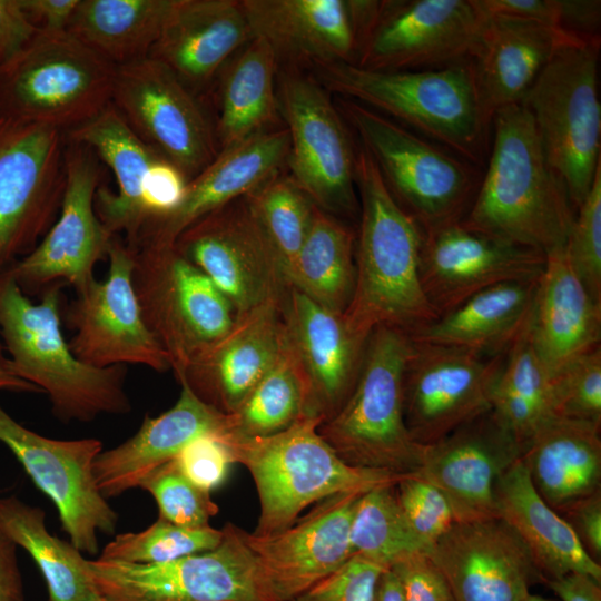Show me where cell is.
<instances>
[{"label":"cell","instance_id":"cell-1","mask_svg":"<svg viewBox=\"0 0 601 601\" xmlns=\"http://www.w3.org/2000/svg\"><path fill=\"white\" fill-rule=\"evenodd\" d=\"M492 124L489 165L463 224L544 255L564 247L574 207L528 110L520 102L500 108Z\"/></svg>","mask_w":601,"mask_h":601},{"label":"cell","instance_id":"cell-2","mask_svg":"<svg viewBox=\"0 0 601 601\" xmlns=\"http://www.w3.org/2000/svg\"><path fill=\"white\" fill-rule=\"evenodd\" d=\"M355 183L361 205L356 275L343 315L365 336L381 325L413 335L439 317L420 279L423 230L395 200L364 147L356 155Z\"/></svg>","mask_w":601,"mask_h":601},{"label":"cell","instance_id":"cell-3","mask_svg":"<svg viewBox=\"0 0 601 601\" xmlns=\"http://www.w3.org/2000/svg\"><path fill=\"white\" fill-rule=\"evenodd\" d=\"M63 285H49L41 300L32 303L12 276L0 270V333L16 374L46 393L63 422L130 412L126 366L88 365L66 342L60 316Z\"/></svg>","mask_w":601,"mask_h":601},{"label":"cell","instance_id":"cell-4","mask_svg":"<svg viewBox=\"0 0 601 601\" xmlns=\"http://www.w3.org/2000/svg\"><path fill=\"white\" fill-rule=\"evenodd\" d=\"M314 67L324 88L402 120L471 164L482 162L493 116L482 100L471 60L400 71L349 62Z\"/></svg>","mask_w":601,"mask_h":601},{"label":"cell","instance_id":"cell-5","mask_svg":"<svg viewBox=\"0 0 601 601\" xmlns=\"http://www.w3.org/2000/svg\"><path fill=\"white\" fill-rule=\"evenodd\" d=\"M322 423L321 417L305 415L269 436L221 437L234 463L243 464L256 485L260 513L253 533L280 532L313 503L396 484L406 475L347 464L319 434Z\"/></svg>","mask_w":601,"mask_h":601},{"label":"cell","instance_id":"cell-6","mask_svg":"<svg viewBox=\"0 0 601 601\" xmlns=\"http://www.w3.org/2000/svg\"><path fill=\"white\" fill-rule=\"evenodd\" d=\"M411 336L392 326L368 336L356 384L342 408L318 427L347 464L394 474L421 466L423 446L411 437L403 405V378Z\"/></svg>","mask_w":601,"mask_h":601},{"label":"cell","instance_id":"cell-7","mask_svg":"<svg viewBox=\"0 0 601 601\" xmlns=\"http://www.w3.org/2000/svg\"><path fill=\"white\" fill-rule=\"evenodd\" d=\"M600 42L565 37L521 100L546 159L578 208L601 164Z\"/></svg>","mask_w":601,"mask_h":601},{"label":"cell","instance_id":"cell-8","mask_svg":"<svg viewBox=\"0 0 601 601\" xmlns=\"http://www.w3.org/2000/svg\"><path fill=\"white\" fill-rule=\"evenodd\" d=\"M116 66L67 30L40 29L0 69V112L65 134L97 117L112 98Z\"/></svg>","mask_w":601,"mask_h":601},{"label":"cell","instance_id":"cell-9","mask_svg":"<svg viewBox=\"0 0 601 601\" xmlns=\"http://www.w3.org/2000/svg\"><path fill=\"white\" fill-rule=\"evenodd\" d=\"M342 107L388 190L423 231L465 216L479 186L471 162L357 101Z\"/></svg>","mask_w":601,"mask_h":601},{"label":"cell","instance_id":"cell-10","mask_svg":"<svg viewBox=\"0 0 601 601\" xmlns=\"http://www.w3.org/2000/svg\"><path fill=\"white\" fill-rule=\"evenodd\" d=\"M134 250L132 284L145 323L176 377L234 325L227 297L174 245Z\"/></svg>","mask_w":601,"mask_h":601},{"label":"cell","instance_id":"cell-11","mask_svg":"<svg viewBox=\"0 0 601 601\" xmlns=\"http://www.w3.org/2000/svg\"><path fill=\"white\" fill-rule=\"evenodd\" d=\"M215 549L154 564L87 560L106 601H277L233 523Z\"/></svg>","mask_w":601,"mask_h":601},{"label":"cell","instance_id":"cell-12","mask_svg":"<svg viewBox=\"0 0 601 601\" xmlns=\"http://www.w3.org/2000/svg\"><path fill=\"white\" fill-rule=\"evenodd\" d=\"M63 131L0 112V270L28 255L58 217Z\"/></svg>","mask_w":601,"mask_h":601},{"label":"cell","instance_id":"cell-13","mask_svg":"<svg viewBox=\"0 0 601 601\" xmlns=\"http://www.w3.org/2000/svg\"><path fill=\"white\" fill-rule=\"evenodd\" d=\"M486 20L476 0L381 1L355 65L400 71L472 60Z\"/></svg>","mask_w":601,"mask_h":601},{"label":"cell","instance_id":"cell-14","mask_svg":"<svg viewBox=\"0 0 601 601\" xmlns=\"http://www.w3.org/2000/svg\"><path fill=\"white\" fill-rule=\"evenodd\" d=\"M0 442L53 502L70 542L81 553L96 554L98 533H115L118 522V514L100 492L93 472V463L102 451L101 441L43 436L0 406Z\"/></svg>","mask_w":601,"mask_h":601},{"label":"cell","instance_id":"cell-15","mask_svg":"<svg viewBox=\"0 0 601 601\" xmlns=\"http://www.w3.org/2000/svg\"><path fill=\"white\" fill-rule=\"evenodd\" d=\"M277 102L289 135L290 178L319 209L355 213L356 156L325 88L313 78L285 73Z\"/></svg>","mask_w":601,"mask_h":601},{"label":"cell","instance_id":"cell-16","mask_svg":"<svg viewBox=\"0 0 601 601\" xmlns=\"http://www.w3.org/2000/svg\"><path fill=\"white\" fill-rule=\"evenodd\" d=\"M504 355L412 339L403 378L404 420L420 446L491 411Z\"/></svg>","mask_w":601,"mask_h":601},{"label":"cell","instance_id":"cell-17","mask_svg":"<svg viewBox=\"0 0 601 601\" xmlns=\"http://www.w3.org/2000/svg\"><path fill=\"white\" fill-rule=\"evenodd\" d=\"M66 187L57 219L38 245L6 268L24 294L53 283L70 284L76 292L107 258L114 236L95 210L100 186L99 158L85 145L67 141Z\"/></svg>","mask_w":601,"mask_h":601},{"label":"cell","instance_id":"cell-18","mask_svg":"<svg viewBox=\"0 0 601 601\" xmlns=\"http://www.w3.org/2000/svg\"><path fill=\"white\" fill-rule=\"evenodd\" d=\"M107 276L76 292L67 309L72 353L96 367L135 364L166 372L169 358L144 321L132 284L134 250L114 236Z\"/></svg>","mask_w":601,"mask_h":601},{"label":"cell","instance_id":"cell-19","mask_svg":"<svg viewBox=\"0 0 601 601\" xmlns=\"http://www.w3.org/2000/svg\"><path fill=\"white\" fill-rule=\"evenodd\" d=\"M111 105L188 181L217 155L210 126L189 88L149 56L116 66Z\"/></svg>","mask_w":601,"mask_h":601},{"label":"cell","instance_id":"cell-20","mask_svg":"<svg viewBox=\"0 0 601 601\" xmlns=\"http://www.w3.org/2000/svg\"><path fill=\"white\" fill-rule=\"evenodd\" d=\"M174 246L244 314L289 288L246 196L187 227Z\"/></svg>","mask_w":601,"mask_h":601},{"label":"cell","instance_id":"cell-21","mask_svg":"<svg viewBox=\"0 0 601 601\" xmlns=\"http://www.w3.org/2000/svg\"><path fill=\"white\" fill-rule=\"evenodd\" d=\"M544 265V254L474 230L462 219L423 231L420 279L437 316L494 285L538 278Z\"/></svg>","mask_w":601,"mask_h":601},{"label":"cell","instance_id":"cell-22","mask_svg":"<svg viewBox=\"0 0 601 601\" xmlns=\"http://www.w3.org/2000/svg\"><path fill=\"white\" fill-rule=\"evenodd\" d=\"M362 494L326 497L274 534L243 530V539L277 601H290L354 555L351 526Z\"/></svg>","mask_w":601,"mask_h":601},{"label":"cell","instance_id":"cell-23","mask_svg":"<svg viewBox=\"0 0 601 601\" xmlns=\"http://www.w3.org/2000/svg\"><path fill=\"white\" fill-rule=\"evenodd\" d=\"M520 455V444L489 411L423 446L415 473L444 494L455 522L489 520L497 518V483Z\"/></svg>","mask_w":601,"mask_h":601},{"label":"cell","instance_id":"cell-24","mask_svg":"<svg viewBox=\"0 0 601 601\" xmlns=\"http://www.w3.org/2000/svg\"><path fill=\"white\" fill-rule=\"evenodd\" d=\"M428 555L455 601H526L543 583L528 549L501 519L455 522Z\"/></svg>","mask_w":601,"mask_h":601},{"label":"cell","instance_id":"cell-25","mask_svg":"<svg viewBox=\"0 0 601 601\" xmlns=\"http://www.w3.org/2000/svg\"><path fill=\"white\" fill-rule=\"evenodd\" d=\"M285 336L305 378L308 414L332 418L349 397L368 336L353 329L342 313L329 311L289 287L283 305Z\"/></svg>","mask_w":601,"mask_h":601},{"label":"cell","instance_id":"cell-26","mask_svg":"<svg viewBox=\"0 0 601 601\" xmlns=\"http://www.w3.org/2000/svg\"><path fill=\"white\" fill-rule=\"evenodd\" d=\"M287 129L264 131L220 152L186 187L179 206L145 225L131 249L145 245L170 246L201 217L237 200L277 176L287 161Z\"/></svg>","mask_w":601,"mask_h":601},{"label":"cell","instance_id":"cell-27","mask_svg":"<svg viewBox=\"0 0 601 601\" xmlns=\"http://www.w3.org/2000/svg\"><path fill=\"white\" fill-rule=\"evenodd\" d=\"M285 295L238 315L231 328L177 380H185L203 401L220 412L234 413L280 353Z\"/></svg>","mask_w":601,"mask_h":601},{"label":"cell","instance_id":"cell-28","mask_svg":"<svg viewBox=\"0 0 601 601\" xmlns=\"http://www.w3.org/2000/svg\"><path fill=\"white\" fill-rule=\"evenodd\" d=\"M178 382L181 391L173 407L156 417L145 416L131 437L97 456L93 472L107 500L139 487L195 440L228 435L229 415L203 401L185 380Z\"/></svg>","mask_w":601,"mask_h":601},{"label":"cell","instance_id":"cell-29","mask_svg":"<svg viewBox=\"0 0 601 601\" xmlns=\"http://www.w3.org/2000/svg\"><path fill=\"white\" fill-rule=\"evenodd\" d=\"M526 333L552 377L600 346L601 304L590 296L574 274L564 247L545 255Z\"/></svg>","mask_w":601,"mask_h":601},{"label":"cell","instance_id":"cell-30","mask_svg":"<svg viewBox=\"0 0 601 601\" xmlns=\"http://www.w3.org/2000/svg\"><path fill=\"white\" fill-rule=\"evenodd\" d=\"M69 142L85 145L115 174L117 193L99 186L95 210L112 234H124L132 247L146 225L144 187L151 166L164 157L129 127L110 104L93 119L65 134Z\"/></svg>","mask_w":601,"mask_h":601},{"label":"cell","instance_id":"cell-31","mask_svg":"<svg viewBox=\"0 0 601 601\" xmlns=\"http://www.w3.org/2000/svg\"><path fill=\"white\" fill-rule=\"evenodd\" d=\"M252 36L277 59L356 63L357 38L348 0H242Z\"/></svg>","mask_w":601,"mask_h":601},{"label":"cell","instance_id":"cell-32","mask_svg":"<svg viewBox=\"0 0 601 601\" xmlns=\"http://www.w3.org/2000/svg\"><path fill=\"white\" fill-rule=\"evenodd\" d=\"M252 38L240 1L176 0L149 57L165 65L187 88L198 87Z\"/></svg>","mask_w":601,"mask_h":601},{"label":"cell","instance_id":"cell-33","mask_svg":"<svg viewBox=\"0 0 601 601\" xmlns=\"http://www.w3.org/2000/svg\"><path fill=\"white\" fill-rule=\"evenodd\" d=\"M600 428L554 415L522 446L520 460L532 485L559 514L601 490Z\"/></svg>","mask_w":601,"mask_h":601},{"label":"cell","instance_id":"cell-34","mask_svg":"<svg viewBox=\"0 0 601 601\" xmlns=\"http://www.w3.org/2000/svg\"><path fill=\"white\" fill-rule=\"evenodd\" d=\"M568 36L535 21L487 16L471 61L482 100L492 116L500 108L521 102Z\"/></svg>","mask_w":601,"mask_h":601},{"label":"cell","instance_id":"cell-35","mask_svg":"<svg viewBox=\"0 0 601 601\" xmlns=\"http://www.w3.org/2000/svg\"><path fill=\"white\" fill-rule=\"evenodd\" d=\"M496 516L506 523L528 549L545 580L582 572L601 581V565L583 549L565 519L536 492L519 459L500 479Z\"/></svg>","mask_w":601,"mask_h":601},{"label":"cell","instance_id":"cell-36","mask_svg":"<svg viewBox=\"0 0 601 601\" xmlns=\"http://www.w3.org/2000/svg\"><path fill=\"white\" fill-rule=\"evenodd\" d=\"M538 278L483 289L410 336L489 357L503 355L528 325Z\"/></svg>","mask_w":601,"mask_h":601},{"label":"cell","instance_id":"cell-37","mask_svg":"<svg viewBox=\"0 0 601 601\" xmlns=\"http://www.w3.org/2000/svg\"><path fill=\"white\" fill-rule=\"evenodd\" d=\"M176 0H79L67 31L115 66L148 57Z\"/></svg>","mask_w":601,"mask_h":601},{"label":"cell","instance_id":"cell-38","mask_svg":"<svg viewBox=\"0 0 601 601\" xmlns=\"http://www.w3.org/2000/svg\"><path fill=\"white\" fill-rule=\"evenodd\" d=\"M355 244L352 229L316 207L307 237L289 273L288 287L343 314L355 286Z\"/></svg>","mask_w":601,"mask_h":601},{"label":"cell","instance_id":"cell-39","mask_svg":"<svg viewBox=\"0 0 601 601\" xmlns=\"http://www.w3.org/2000/svg\"><path fill=\"white\" fill-rule=\"evenodd\" d=\"M0 523L40 570L48 601H91L97 594L87 560L70 542L51 534L45 511L16 496L0 497Z\"/></svg>","mask_w":601,"mask_h":601},{"label":"cell","instance_id":"cell-40","mask_svg":"<svg viewBox=\"0 0 601 601\" xmlns=\"http://www.w3.org/2000/svg\"><path fill=\"white\" fill-rule=\"evenodd\" d=\"M277 56L254 37L227 70L221 88L217 134L221 148L266 131L278 111L275 92Z\"/></svg>","mask_w":601,"mask_h":601},{"label":"cell","instance_id":"cell-41","mask_svg":"<svg viewBox=\"0 0 601 601\" xmlns=\"http://www.w3.org/2000/svg\"><path fill=\"white\" fill-rule=\"evenodd\" d=\"M491 411L521 450L538 427L554 416L552 376L531 345L526 327L504 355Z\"/></svg>","mask_w":601,"mask_h":601},{"label":"cell","instance_id":"cell-42","mask_svg":"<svg viewBox=\"0 0 601 601\" xmlns=\"http://www.w3.org/2000/svg\"><path fill=\"white\" fill-rule=\"evenodd\" d=\"M228 415V435L235 437L269 436L309 415L305 378L287 343L285 327L276 362L242 405Z\"/></svg>","mask_w":601,"mask_h":601},{"label":"cell","instance_id":"cell-43","mask_svg":"<svg viewBox=\"0 0 601 601\" xmlns=\"http://www.w3.org/2000/svg\"><path fill=\"white\" fill-rule=\"evenodd\" d=\"M351 543L354 554L383 569L410 555L430 552L406 521L395 495V484L377 486L358 497Z\"/></svg>","mask_w":601,"mask_h":601},{"label":"cell","instance_id":"cell-44","mask_svg":"<svg viewBox=\"0 0 601 601\" xmlns=\"http://www.w3.org/2000/svg\"><path fill=\"white\" fill-rule=\"evenodd\" d=\"M248 206L288 276L309 231L316 205L290 178L276 176L246 195Z\"/></svg>","mask_w":601,"mask_h":601},{"label":"cell","instance_id":"cell-45","mask_svg":"<svg viewBox=\"0 0 601 601\" xmlns=\"http://www.w3.org/2000/svg\"><path fill=\"white\" fill-rule=\"evenodd\" d=\"M223 536V529L183 526L158 518L142 531L117 534L105 545L99 559L139 564L164 563L210 551L219 545Z\"/></svg>","mask_w":601,"mask_h":601},{"label":"cell","instance_id":"cell-46","mask_svg":"<svg viewBox=\"0 0 601 601\" xmlns=\"http://www.w3.org/2000/svg\"><path fill=\"white\" fill-rule=\"evenodd\" d=\"M155 499L159 519L183 526L209 525L218 505L210 493L191 483L171 460L152 471L139 485Z\"/></svg>","mask_w":601,"mask_h":601},{"label":"cell","instance_id":"cell-47","mask_svg":"<svg viewBox=\"0 0 601 601\" xmlns=\"http://www.w3.org/2000/svg\"><path fill=\"white\" fill-rule=\"evenodd\" d=\"M564 250L574 274L601 304V164L592 186L577 208Z\"/></svg>","mask_w":601,"mask_h":601},{"label":"cell","instance_id":"cell-48","mask_svg":"<svg viewBox=\"0 0 601 601\" xmlns=\"http://www.w3.org/2000/svg\"><path fill=\"white\" fill-rule=\"evenodd\" d=\"M553 415L601 425V346L552 377Z\"/></svg>","mask_w":601,"mask_h":601},{"label":"cell","instance_id":"cell-49","mask_svg":"<svg viewBox=\"0 0 601 601\" xmlns=\"http://www.w3.org/2000/svg\"><path fill=\"white\" fill-rule=\"evenodd\" d=\"M395 495L410 526L430 550L455 523L444 494L416 473L406 474L395 484Z\"/></svg>","mask_w":601,"mask_h":601},{"label":"cell","instance_id":"cell-50","mask_svg":"<svg viewBox=\"0 0 601 601\" xmlns=\"http://www.w3.org/2000/svg\"><path fill=\"white\" fill-rule=\"evenodd\" d=\"M382 566L354 554L346 563L290 601H373Z\"/></svg>","mask_w":601,"mask_h":601},{"label":"cell","instance_id":"cell-51","mask_svg":"<svg viewBox=\"0 0 601 601\" xmlns=\"http://www.w3.org/2000/svg\"><path fill=\"white\" fill-rule=\"evenodd\" d=\"M175 460L191 483L209 493L225 481L234 463L227 445L216 436L195 440Z\"/></svg>","mask_w":601,"mask_h":601},{"label":"cell","instance_id":"cell-52","mask_svg":"<svg viewBox=\"0 0 601 601\" xmlns=\"http://www.w3.org/2000/svg\"><path fill=\"white\" fill-rule=\"evenodd\" d=\"M390 569L405 601H455L445 577L426 552L410 555Z\"/></svg>","mask_w":601,"mask_h":601},{"label":"cell","instance_id":"cell-53","mask_svg":"<svg viewBox=\"0 0 601 601\" xmlns=\"http://www.w3.org/2000/svg\"><path fill=\"white\" fill-rule=\"evenodd\" d=\"M187 184L186 176L173 162L165 157L157 160L149 169L144 187L146 224L174 211L185 196Z\"/></svg>","mask_w":601,"mask_h":601},{"label":"cell","instance_id":"cell-54","mask_svg":"<svg viewBox=\"0 0 601 601\" xmlns=\"http://www.w3.org/2000/svg\"><path fill=\"white\" fill-rule=\"evenodd\" d=\"M39 31L22 0H0V69L13 62Z\"/></svg>","mask_w":601,"mask_h":601},{"label":"cell","instance_id":"cell-55","mask_svg":"<svg viewBox=\"0 0 601 601\" xmlns=\"http://www.w3.org/2000/svg\"><path fill=\"white\" fill-rule=\"evenodd\" d=\"M560 515L571 525L585 552L600 563L601 490L572 503Z\"/></svg>","mask_w":601,"mask_h":601},{"label":"cell","instance_id":"cell-56","mask_svg":"<svg viewBox=\"0 0 601 601\" xmlns=\"http://www.w3.org/2000/svg\"><path fill=\"white\" fill-rule=\"evenodd\" d=\"M558 29L569 36L600 42L601 1L558 0Z\"/></svg>","mask_w":601,"mask_h":601},{"label":"cell","instance_id":"cell-57","mask_svg":"<svg viewBox=\"0 0 601 601\" xmlns=\"http://www.w3.org/2000/svg\"><path fill=\"white\" fill-rule=\"evenodd\" d=\"M487 16L535 21L558 29V0H476ZM559 30V29H558Z\"/></svg>","mask_w":601,"mask_h":601},{"label":"cell","instance_id":"cell-58","mask_svg":"<svg viewBox=\"0 0 601 601\" xmlns=\"http://www.w3.org/2000/svg\"><path fill=\"white\" fill-rule=\"evenodd\" d=\"M18 545L0 523V601H24Z\"/></svg>","mask_w":601,"mask_h":601},{"label":"cell","instance_id":"cell-59","mask_svg":"<svg viewBox=\"0 0 601 601\" xmlns=\"http://www.w3.org/2000/svg\"><path fill=\"white\" fill-rule=\"evenodd\" d=\"M79 0H22L33 22L42 30H66Z\"/></svg>","mask_w":601,"mask_h":601},{"label":"cell","instance_id":"cell-60","mask_svg":"<svg viewBox=\"0 0 601 601\" xmlns=\"http://www.w3.org/2000/svg\"><path fill=\"white\" fill-rule=\"evenodd\" d=\"M561 601H601V581L582 572H570L543 582Z\"/></svg>","mask_w":601,"mask_h":601},{"label":"cell","instance_id":"cell-61","mask_svg":"<svg viewBox=\"0 0 601 601\" xmlns=\"http://www.w3.org/2000/svg\"><path fill=\"white\" fill-rule=\"evenodd\" d=\"M0 391L39 393V388L20 378L11 361L3 354L0 345Z\"/></svg>","mask_w":601,"mask_h":601},{"label":"cell","instance_id":"cell-62","mask_svg":"<svg viewBox=\"0 0 601 601\" xmlns=\"http://www.w3.org/2000/svg\"><path fill=\"white\" fill-rule=\"evenodd\" d=\"M373 601H405L400 581L391 569L380 575Z\"/></svg>","mask_w":601,"mask_h":601},{"label":"cell","instance_id":"cell-63","mask_svg":"<svg viewBox=\"0 0 601 601\" xmlns=\"http://www.w3.org/2000/svg\"><path fill=\"white\" fill-rule=\"evenodd\" d=\"M526 601H551L549 599H545L543 597H540L538 594H530Z\"/></svg>","mask_w":601,"mask_h":601},{"label":"cell","instance_id":"cell-64","mask_svg":"<svg viewBox=\"0 0 601 601\" xmlns=\"http://www.w3.org/2000/svg\"><path fill=\"white\" fill-rule=\"evenodd\" d=\"M91 601H106L101 595L97 594Z\"/></svg>","mask_w":601,"mask_h":601}]
</instances>
